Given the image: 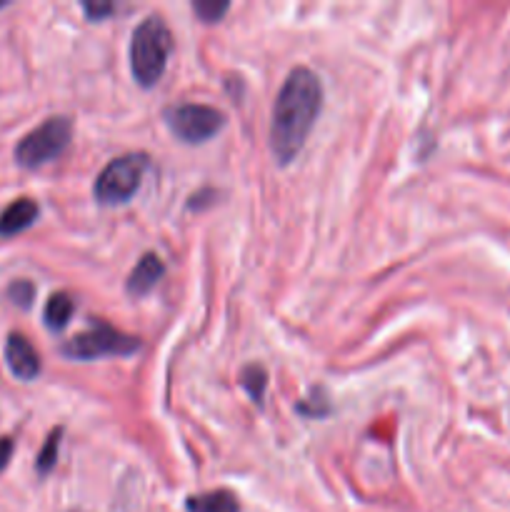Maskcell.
Wrapping results in <instances>:
<instances>
[{"mask_svg": "<svg viewBox=\"0 0 510 512\" xmlns=\"http://www.w3.org/2000/svg\"><path fill=\"white\" fill-rule=\"evenodd\" d=\"M5 363L20 380H35L40 375V355L23 333H10L5 340Z\"/></svg>", "mask_w": 510, "mask_h": 512, "instance_id": "obj_7", "label": "cell"}, {"mask_svg": "<svg viewBox=\"0 0 510 512\" xmlns=\"http://www.w3.org/2000/svg\"><path fill=\"white\" fill-rule=\"evenodd\" d=\"M148 155L145 153H128L113 158L95 180V198L103 205H120L128 203L138 193L143 175L148 170Z\"/></svg>", "mask_w": 510, "mask_h": 512, "instance_id": "obj_4", "label": "cell"}, {"mask_svg": "<svg viewBox=\"0 0 510 512\" xmlns=\"http://www.w3.org/2000/svg\"><path fill=\"white\" fill-rule=\"evenodd\" d=\"M298 413L308 415V418H323V415H328L330 403H328V398H325L323 390L315 388L313 395H310V398H305L303 403L298 405Z\"/></svg>", "mask_w": 510, "mask_h": 512, "instance_id": "obj_15", "label": "cell"}, {"mask_svg": "<svg viewBox=\"0 0 510 512\" xmlns=\"http://www.w3.org/2000/svg\"><path fill=\"white\" fill-rule=\"evenodd\" d=\"M15 443L13 438H0V473L10 465V458H13Z\"/></svg>", "mask_w": 510, "mask_h": 512, "instance_id": "obj_18", "label": "cell"}, {"mask_svg": "<svg viewBox=\"0 0 510 512\" xmlns=\"http://www.w3.org/2000/svg\"><path fill=\"white\" fill-rule=\"evenodd\" d=\"M60 438H63V428H55L53 433L48 435V440L40 448L38 460H35V468H38V475H48L50 470L58 463V450H60Z\"/></svg>", "mask_w": 510, "mask_h": 512, "instance_id": "obj_13", "label": "cell"}, {"mask_svg": "<svg viewBox=\"0 0 510 512\" xmlns=\"http://www.w3.org/2000/svg\"><path fill=\"white\" fill-rule=\"evenodd\" d=\"M163 275H165L163 260H160L155 253H145L143 258L138 260V265L130 270L128 280H125V290H128V295H133V298H143V295H148L150 290L160 283Z\"/></svg>", "mask_w": 510, "mask_h": 512, "instance_id": "obj_8", "label": "cell"}, {"mask_svg": "<svg viewBox=\"0 0 510 512\" xmlns=\"http://www.w3.org/2000/svg\"><path fill=\"white\" fill-rule=\"evenodd\" d=\"M323 108V83L310 68L290 70L278 90L270 120V148L280 165L293 163L303 150Z\"/></svg>", "mask_w": 510, "mask_h": 512, "instance_id": "obj_1", "label": "cell"}, {"mask_svg": "<svg viewBox=\"0 0 510 512\" xmlns=\"http://www.w3.org/2000/svg\"><path fill=\"white\" fill-rule=\"evenodd\" d=\"M188 512H240V503L228 490H213V493L190 495L185 500Z\"/></svg>", "mask_w": 510, "mask_h": 512, "instance_id": "obj_10", "label": "cell"}, {"mask_svg": "<svg viewBox=\"0 0 510 512\" xmlns=\"http://www.w3.org/2000/svg\"><path fill=\"white\" fill-rule=\"evenodd\" d=\"M165 123L170 133L183 143L198 145L218 135L225 125V115L218 108L200 103H183L165 110Z\"/></svg>", "mask_w": 510, "mask_h": 512, "instance_id": "obj_6", "label": "cell"}, {"mask_svg": "<svg viewBox=\"0 0 510 512\" xmlns=\"http://www.w3.org/2000/svg\"><path fill=\"white\" fill-rule=\"evenodd\" d=\"M140 350V340L135 335L120 333L118 328L105 320H95L88 330L78 333L63 345V355L73 360H98L105 355H133Z\"/></svg>", "mask_w": 510, "mask_h": 512, "instance_id": "obj_5", "label": "cell"}, {"mask_svg": "<svg viewBox=\"0 0 510 512\" xmlns=\"http://www.w3.org/2000/svg\"><path fill=\"white\" fill-rule=\"evenodd\" d=\"M240 385H243L253 403L263 405L265 388H268V373H265L263 365H245L240 370Z\"/></svg>", "mask_w": 510, "mask_h": 512, "instance_id": "obj_12", "label": "cell"}, {"mask_svg": "<svg viewBox=\"0 0 510 512\" xmlns=\"http://www.w3.org/2000/svg\"><path fill=\"white\" fill-rule=\"evenodd\" d=\"M38 203L33 198H18L0 213V238H13L38 220Z\"/></svg>", "mask_w": 510, "mask_h": 512, "instance_id": "obj_9", "label": "cell"}, {"mask_svg": "<svg viewBox=\"0 0 510 512\" xmlns=\"http://www.w3.org/2000/svg\"><path fill=\"white\" fill-rule=\"evenodd\" d=\"M83 10L90 20H100V18H105V15L113 13L115 5L113 3H83Z\"/></svg>", "mask_w": 510, "mask_h": 512, "instance_id": "obj_17", "label": "cell"}, {"mask_svg": "<svg viewBox=\"0 0 510 512\" xmlns=\"http://www.w3.org/2000/svg\"><path fill=\"white\" fill-rule=\"evenodd\" d=\"M173 38L160 15H148L130 38V70L140 88H153L165 73Z\"/></svg>", "mask_w": 510, "mask_h": 512, "instance_id": "obj_2", "label": "cell"}, {"mask_svg": "<svg viewBox=\"0 0 510 512\" xmlns=\"http://www.w3.org/2000/svg\"><path fill=\"white\" fill-rule=\"evenodd\" d=\"M73 138V123L65 115H53L38 128L23 135L18 145H15V160L23 168H40V165L50 163V160L60 158L65 148Z\"/></svg>", "mask_w": 510, "mask_h": 512, "instance_id": "obj_3", "label": "cell"}, {"mask_svg": "<svg viewBox=\"0 0 510 512\" xmlns=\"http://www.w3.org/2000/svg\"><path fill=\"white\" fill-rule=\"evenodd\" d=\"M228 8L230 3H225V0H198V3H193L195 15H198L203 23H218V20L228 13Z\"/></svg>", "mask_w": 510, "mask_h": 512, "instance_id": "obj_14", "label": "cell"}, {"mask_svg": "<svg viewBox=\"0 0 510 512\" xmlns=\"http://www.w3.org/2000/svg\"><path fill=\"white\" fill-rule=\"evenodd\" d=\"M75 313V303L68 293H53L45 303L43 318L50 330H63Z\"/></svg>", "mask_w": 510, "mask_h": 512, "instance_id": "obj_11", "label": "cell"}, {"mask_svg": "<svg viewBox=\"0 0 510 512\" xmlns=\"http://www.w3.org/2000/svg\"><path fill=\"white\" fill-rule=\"evenodd\" d=\"M8 298L13 300L18 308L28 310L35 300V285L30 283V280H15V283H10L8 288Z\"/></svg>", "mask_w": 510, "mask_h": 512, "instance_id": "obj_16", "label": "cell"}]
</instances>
